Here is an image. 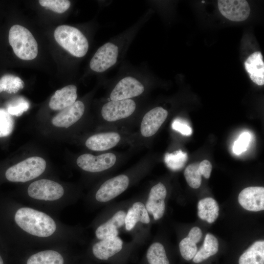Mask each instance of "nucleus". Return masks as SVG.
<instances>
[{
  "instance_id": "26",
  "label": "nucleus",
  "mask_w": 264,
  "mask_h": 264,
  "mask_svg": "<svg viewBox=\"0 0 264 264\" xmlns=\"http://www.w3.org/2000/svg\"><path fill=\"white\" fill-rule=\"evenodd\" d=\"M219 250V242L212 234L207 233L203 244L193 259L195 263H199L216 254Z\"/></svg>"
},
{
  "instance_id": "34",
  "label": "nucleus",
  "mask_w": 264,
  "mask_h": 264,
  "mask_svg": "<svg viewBox=\"0 0 264 264\" xmlns=\"http://www.w3.org/2000/svg\"><path fill=\"white\" fill-rule=\"evenodd\" d=\"M250 140L251 135L249 132H244L242 133L234 143L233 147L234 153L239 155L246 151Z\"/></svg>"
},
{
  "instance_id": "3",
  "label": "nucleus",
  "mask_w": 264,
  "mask_h": 264,
  "mask_svg": "<svg viewBox=\"0 0 264 264\" xmlns=\"http://www.w3.org/2000/svg\"><path fill=\"white\" fill-rule=\"evenodd\" d=\"M130 203L131 202H121L104 210L103 220L95 231L97 240L118 236L120 230L124 229L125 217Z\"/></svg>"
},
{
  "instance_id": "37",
  "label": "nucleus",
  "mask_w": 264,
  "mask_h": 264,
  "mask_svg": "<svg viewBox=\"0 0 264 264\" xmlns=\"http://www.w3.org/2000/svg\"><path fill=\"white\" fill-rule=\"evenodd\" d=\"M0 264H3V260L0 256Z\"/></svg>"
},
{
  "instance_id": "13",
  "label": "nucleus",
  "mask_w": 264,
  "mask_h": 264,
  "mask_svg": "<svg viewBox=\"0 0 264 264\" xmlns=\"http://www.w3.org/2000/svg\"><path fill=\"white\" fill-rule=\"evenodd\" d=\"M135 108V103L132 99L110 101L104 105L101 114L105 120L113 122L130 116Z\"/></svg>"
},
{
  "instance_id": "18",
  "label": "nucleus",
  "mask_w": 264,
  "mask_h": 264,
  "mask_svg": "<svg viewBox=\"0 0 264 264\" xmlns=\"http://www.w3.org/2000/svg\"><path fill=\"white\" fill-rule=\"evenodd\" d=\"M84 111V103L81 101H76L56 115L52 119V124L55 127L67 128L77 122Z\"/></svg>"
},
{
  "instance_id": "16",
  "label": "nucleus",
  "mask_w": 264,
  "mask_h": 264,
  "mask_svg": "<svg viewBox=\"0 0 264 264\" xmlns=\"http://www.w3.org/2000/svg\"><path fill=\"white\" fill-rule=\"evenodd\" d=\"M238 201L245 210L257 212L264 209V188L253 186L243 189L239 194Z\"/></svg>"
},
{
  "instance_id": "1",
  "label": "nucleus",
  "mask_w": 264,
  "mask_h": 264,
  "mask_svg": "<svg viewBox=\"0 0 264 264\" xmlns=\"http://www.w3.org/2000/svg\"><path fill=\"white\" fill-rule=\"evenodd\" d=\"M133 241H124L120 237L98 240L92 246L96 260L109 264H127L133 257L136 246Z\"/></svg>"
},
{
  "instance_id": "10",
  "label": "nucleus",
  "mask_w": 264,
  "mask_h": 264,
  "mask_svg": "<svg viewBox=\"0 0 264 264\" xmlns=\"http://www.w3.org/2000/svg\"><path fill=\"white\" fill-rule=\"evenodd\" d=\"M116 161L115 155L110 153L97 156L85 154L77 158L76 163L80 168L86 172L99 173L111 168Z\"/></svg>"
},
{
  "instance_id": "35",
  "label": "nucleus",
  "mask_w": 264,
  "mask_h": 264,
  "mask_svg": "<svg viewBox=\"0 0 264 264\" xmlns=\"http://www.w3.org/2000/svg\"><path fill=\"white\" fill-rule=\"evenodd\" d=\"M172 128L173 130L186 136H190L192 133L191 128L180 119H175L172 124Z\"/></svg>"
},
{
  "instance_id": "6",
  "label": "nucleus",
  "mask_w": 264,
  "mask_h": 264,
  "mask_svg": "<svg viewBox=\"0 0 264 264\" xmlns=\"http://www.w3.org/2000/svg\"><path fill=\"white\" fill-rule=\"evenodd\" d=\"M56 41L63 48L76 57H82L87 53L88 43L85 35L77 28L61 25L54 31Z\"/></svg>"
},
{
  "instance_id": "21",
  "label": "nucleus",
  "mask_w": 264,
  "mask_h": 264,
  "mask_svg": "<svg viewBox=\"0 0 264 264\" xmlns=\"http://www.w3.org/2000/svg\"><path fill=\"white\" fill-rule=\"evenodd\" d=\"M120 139V135L116 132H102L90 136L86 140L85 145L91 150L103 151L114 147Z\"/></svg>"
},
{
  "instance_id": "30",
  "label": "nucleus",
  "mask_w": 264,
  "mask_h": 264,
  "mask_svg": "<svg viewBox=\"0 0 264 264\" xmlns=\"http://www.w3.org/2000/svg\"><path fill=\"white\" fill-rule=\"evenodd\" d=\"M29 102L22 97H18L7 104V112L11 115L20 116L29 108Z\"/></svg>"
},
{
  "instance_id": "33",
  "label": "nucleus",
  "mask_w": 264,
  "mask_h": 264,
  "mask_svg": "<svg viewBox=\"0 0 264 264\" xmlns=\"http://www.w3.org/2000/svg\"><path fill=\"white\" fill-rule=\"evenodd\" d=\"M40 4L52 11L62 13L66 11L70 6V2L67 0H40Z\"/></svg>"
},
{
  "instance_id": "17",
  "label": "nucleus",
  "mask_w": 264,
  "mask_h": 264,
  "mask_svg": "<svg viewBox=\"0 0 264 264\" xmlns=\"http://www.w3.org/2000/svg\"><path fill=\"white\" fill-rule=\"evenodd\" d=\"M168 116V111L160 107L154 108L147 112L143 117L141 133L144 137L154 135L160 128Z\"/></svg>"
},
{
  "instance_id": "25",
  "label": "nucleus",
  "mask_w": 264,
  "mask_h": 264,
  "mask_svg": "<svg viewBox=\"0 0 264 264\" xmlns=\"http://www.w3.org/2000/svg\"><path fill=\"white\" fill-rule=\"evenodd\" d=\"M198 208L199 218L209 223L214 222L219 216L218 203L212 198H205L200 200Z\"/></svg>"
},
{
  "instance_id": "12",
  "label": "nucleus",
  "mask_w": 264,
  "mask_h": 264,
  "mask_svg": "<svg viewBox=\"0 0 264 264\" xmlns=\"http://www.w3.org/2000/svg\"><path fill=\"white\" fill-rule=\"evenodd\" d=\"M167 191L165 185L159 182L153 186L144 204L149 215L155 220L161 219L165 211Z\"/></svg>"
},
{
  "instance_id": "11",
  "label": "nucleus",
  "mask_w": 264,
  "mask_h": 264,
  "mask_svg": "<svg viewBox=\"0 0 264 264\" xmlns=\"http://www.w3.org/2000/svg\"><path fill=\"white\" fill-rule=\"evenodd\" d=\"M118 55L117 46L111 43H107L98 48L91 58L90 68L97 72H104L116 63Z\"/></svg>"
},
{
  "instance_id": "14",
  "label": "nucleus",
  "mask_w": 264,
  "mask_h": 264,
  "mask_svg": "<svg viewBox=\"0 0 264 264\" xmlns=\"http://www.w3.org/2000/svg\"><path fill=\"white\" fill-rule=\"evenodd\" d=\"M218 4L220 13L231 21H243L250 13L249 5L244 0H219Z\"/></svg>"
},
{
  "instance_id": "22",
  "label": "nucleus",
  "mask_w": 264,
  "mask_h": 264,
  "mask_svg": "<svg viewBox=\"0 0 264 264\" xmlns=\"http://www.w3.org/2000/svg\"><path fill=\"white\" fill-rule=\"evenodd\" d=\"M244 66L251 80L258 85H263L264 63L261 52L256 51L250 55L244 62Z\"/></svg>"
},
{
  "instance_id": "8",
  "label": "nucleus",
  "mask_w": 264,
  "mask_h": 264,
  "mask_svg": "<svg viewBox=\"0 0 264 264\" xmlns=\"http://www.w3.org/2000/svg\"><path fill=\"white\" fill-rule=\"evenodd\" d=\"M130 183L129 177L121 174L111 177L104 182L97 190L95 199L97 203L105 205L120 195L128 188Z\"/></svg>"
},
{
  "instance_id": "9",
  "label": "nucleus",
  "mask_w": 264,
  "mask_h": 264,
  "mask_svg": "<svg viewBox=\"0 0 264 264\" xmlns=\"http://www.w3.org/2000/svg\"><path fill=\"white\" fill-rule=\"evenodd\" d=\"M27 193L29 197L34 199L53 201L63 196L64 189L58 182L42 179L31 183L28 187Z\"/></svg>"
},
{
  "instance_id": "4",
  "label": "nucleus",
  "mask_w": 264,
  "mask_h": 264,
  "mask_svg": "<svg viewBox=\"0 0 264 264\" xmlns=\"http://www.w3.org/2000/svg\"><path fill=\"white\" fill-rule=\"evenodd\" d=\"M150 223V217L144 202H131L125 217L124 230L132 235V241L138 245L144 242L145 228Z\"/></svg>"
},
{
  "instance_id": "23",
  "label": "nucleus",
  "mask_w": 264,
  "mask_h": 264,
  "mask_svg": "<svg viewBox=\"0 0 264 264\" xmlns=\"http://www.w3.org/2000/svg\"><path fill=\"white\" fill-rule=\"evenodd\" d=\"M140 264H170L164 245L153 242L148 248Z\"/></svg>"
},
{
  "instance_id": "24",
  "label": "nucleus",
  "mask_w": 264,
  "mask_h": 264,
  "mask_svg": "<svg viewBox=\"0 0 264 264\" xmlns=\"http://www.w3.org/2000/svg\"><path fill=\"white\" fill-rule=\"evenodd\" d=\"M239 264H264V241L254 242L240 256Z\"/></svg>"
},
{
  "instance_id": "15",
  "label": "nucleus",
  "mask_w": 264,
  "mask_h": 264,
  "mask_svg": "<svg viewBox=\"0 0 264 264\" xmlns=\"http://www.w3.org/2000/svg\"><path fill=\"white\" fill-rule=\"evenodd\" d=\"M144 90L143 85L137 79L126 77L115 86L110 94L111 101L130 99L141 94Z\"/></svg>"
},
{
  "instance_id": "20",
  "label": "nucleus",
  "mask_w": 264,
  "mask_h": 264,
  "mask_svg": "<svg viewBox=\"0 0 264 264\" xmlns=\"http://www.w3.org/2000/svg\"><path fill=\"white\" fill-rule=\"evenodd\" d=\"M77 98L76 87L69 85L55 92L50 98L49 107L52 110H63L74 104Z\"/></svg>"
},
{
  "instance_id": "28",
  "label": "nucleus",
  "mask_w": 264,
  "mask_h": 264,
  "mask_svg": "<svg viewBox=\"0 0 264 264\" xmlns=\"http://www.w3.org/2000/svg\"><path fill=\"white\" fill-rule=\"evenodd\" d=\"M24 87L23 81L17 76L7 74L0 78V93L6 91L9 93H15Z\"/></svg>"
},
{
  "instance_id": "32",
  "label": "nucleus",
  "mask_w": 264,
  "mask_h": 264,
  "mask_svg": "<svg viewBox=\"0 0 264 264\" xmlns=\"http://www.w3.org/2000/svg\"><path fill=\"white\" fill-rule=\"evenodd\" d=\"M197 243L187 237L183 238L179 243V248L182 258L187 261L193 259L198 251Z\"/></svg>"
},
{
  "instance_id": "2",
  "label": "nucleus",
  "mask_w": 264,
  "mask_h": 264,
  "mask_svg": "<svg viewBox=\"0 0 264 264\" xmlns=\"http://www.w3.org/2000/svg\"><path fill=\"white\" fill-rule=\"evenodd\" d=\"M17 225L27 233L39 237H47L56 229L54 220L46 214L31 208L18 209L15 215Z\"/></svg>"
},
{
  "instance_id": "5",
  "label": "nucleus",
  "mask_w": 264,
  "mask_h": 264,
  "mask_svg": "<svg viewBox=\"0 0 264 264\" xmlns=\"http://www.w3.org/2000/svg\"><path fill=\"white\" fill-rule=\"evenodd\" d=\"M9 43L15 55L23 60H31L38 54V44L32 33L23 26L15 24L10 29Z\"/></svg>"
},
{
  "instance_id": "27",
  "label": "nucleus",
  "mask_w": 264,
  "mask_h": 264,
  "mask_svg": "<svg viewBox=\"0 0 264 264\" xmlns=\"http://www.w3.org/2000/svg\"><path fill=\"white\" fill-rule=\"evenodd\" d=\"M64 260L59 252L52 250L40 251L31 255L26 264H64Z\"/></svg>"
},
{
  "instance_id": "19",
  "label": "nucleus",
  "mask_w": 264,
  "mask_h": 264,
  "mask_svg": "<svg viewBox=\"0 0 264 264\" xmlns=\"http://www.w3.org/2000/svg\"><path fill=\"white\" fill-rule=\"evenodd\" d=\"M212 166L210 162L205 159L200 163L189 164L185 169L184 175L188 184L192 188H198L201 183V176L210 177Z\"/></svg>"
},
{
  "instance_id": "31",
  "label": "nucleus",
  "mask_w": 264,
  "mask_h": 264,
  "mask_svg": "<svg viewBox=\"0 0 264 264\" xmlns=\"http://www.w3.org/2000/svg\"><path fill=\"white\" fill-rule=\"evenodd\" d=\"M14 121L7 111L0 109V137L9 135L13 131Z\"/></svg>"
},
{
  "instance_id": "7",
  "label": "nucleus",
  "mask_w": 264,
  "mask_h": 264,
  "mask_svg": "<svg viewBox=\"0 0 264 264\" xmlns=\"http://www.w3.org/2000/svg\"><path fill=\"white\" fill-rule=\"evenodd\" d=\"M46 165L43 158L32 156L9 167L5 172V177L11 182H25L42 175Z\"/></svg>"
},
{
  "instance_id": "29",
  "label": "nucleus",
  "mask_w": 264,
  "mask_h": 264,
  "mask_svg": "<svg viewBox=\"0 0 264 264\" xmlns=\"http://www.w3.org/2000/svg\"><path fill=\"white\" fill-rule=\"evenodd\" d=\"M188 159L186 153L181 150L173 153H166L164 156V161L167 167L173 171L182 169Z\"/></svg>"
},
{
  "instance_id": "36",
  "label": "nucleus",
  "mask_w": 264,
  "mask_h": 264,
  "mask_svg": "<svg viewBox=\"0 0 264 264\" xmlns=\"http://www.w3.org/2000/svg\"><path fill=\"white\" fill-rule=\"evenodd\" d=\"M202 236L201 229L197 226L193 227L189 232L187 236L195 243H198L200 240Z\"/></svg>"
}]
</instances>
